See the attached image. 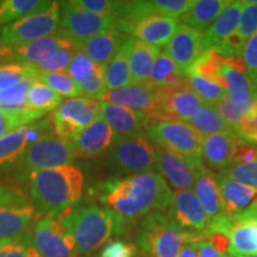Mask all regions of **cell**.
I'll return each instance as SVG.
<instances>
[{"label":"cell","mask_w":257,"mask_h":257,"mask_svg":"<svg viewBox=\"0 0 257 257\" xmlns=\"http://www.w3.org/2000/svg\"><path fill=\"white\" fill-rule=\"evenodd\" d=\"M98 197L118 216L133 220L169 210L174 192L159 173L148 172L105 181Z\"/></svg>","instance_id":"1"},{"label":"cell","mask_w":257,"mask_h":257,"mask_svg":"<svg viewBox=\"0 0 257 257\" xmlns=\"http://www.w3.org/2000/svg\"><path fill=\"white\" fill-rule=\"evenodd\" d=\"M31 198L40 213L55 218L75 208L82 197L85 176L74 166L29 173Z\"/></svg>","instance_id":"2"},{"label":"cell","mask_w":257,"mask_h":257,"mask_svg":"<svg viewBox=\"0 0 257 257\" xmlns=\"http://www.w3.org/2000/svg\"><path fill=\"white\" fill-rule=\"evenodd\" d=\"M57 219L72 234L79 253L83 256L105 245L113 234L120 236L126 221L110 208L99 206L73 208Z\"/></svg>","instance_id":"3"},{"label":"cell","mask_w":257,"mask_h":257,"mask_svg":"<svg viewBox=\"0 0 257 257\" xmlns=\"http://www.w3.org/2000/svg\"><path fill=\"white\" fill-rule=\"evenodd\" d=\"M136 240L150 257H179L186 244L205 240V237L181 229L168 216L154 212L143 218Z\"/></svg>","instance_id":"4"},{"label":"cell","mask_w":257,"mask_h":257,"mask_svg":"<svg viewBox=\"0 0 257 257\" xmlns=\"http://www.w3.org/2000/svg\"><path fill=\"white\" fill-rule=\"evenodd\" d=\"M24 237L41 257H80L73 236L55 217L35 218Z\"/></svg>","instance_id":"5"},{"label":"cell","mask_w":257,"mask_h":257,"mask_svg":"<svg viewBox=\"0 0 257 257\" xmlns=\"http://www.w3.org/2000/svg\"><path fill=\"white\" fill-rule=\"evenodd\" d=\"M60 15L61 3L53 2L49 8L43 11L36 12L3 28L0 31V41L3 46L16 49L50 36L59 30Z\"/></svg>","instance_id":"6"},{"label":"cell","mask_w":257,"mask_h":257,"mask_svg":"<svg viewBox=\"0 0 257 257\" xmlns=\"http://www.w3.org/2000/svg\"><path fill=\"white\" fill-rule=\"evenodd\" d=\"M156 146L181 155L195 167H202V138L188 123L159 121L147 130Z\"/></svg>","instance_id":"7"},{"label":"cell","mask_w":257,"mask_h":257,"mask_svg":"<svg viewBox=\"0 0 257 257\" xmlns=\"http://www.w3.org/2000/svg\"><path fill=\"white\" fill-rule=\"evenodd\" d=\"M100 117V101L78 96L62 101L50 115L54 134L67 141H73L85 128Z\"/></svg>","instance_id":"8"},{"label":"cell","mask_w":257,"mask_h":257,"mask_svg":"<svg viewBox=\"0 0 257 257\" xmlns=\"http://www.w3.org/2000/svg\"><path fill=\"white\" fill-rule=\"evenodd\" d=\"M111 160L119 174L136 175L155 172L157 166L156 144L147 134L115 140Z\"/></svg>","instance_id":"9"},{"label":"cell","mask_w":257,"mask_h":257,"mask_svg":"<svg viewBox=\"0 0 257 257\" xmlns=\"http://www.w3.org/2000/svg\"><path fill=\"white\" fill-rule=\"evenodd\" d=\"M36 218V208L17 189L0 186V243L22 238Z\"/></svg>","instance_id":"10"},{"label":"cell","mask_w":257,"mask_h":257,"mask_svg":"<svg viewBox=\"0 0 257 257\" xmlns=\"http://www.w3.org/2000/svg\"><path fill=\"white\" fill-rule=\"evenodd\" d=\"M114 17H100L85 11L72 2L61 3L60 31L75 44L76 49L96 35L113 28Z\"/></svg>","instance_id":"11"},{"label":"cell","mask_w":257,"mask_h":257,"mask_svg":"<svg viewBox=\"0 0 257 257\" xmlns=\"http://www.w3.org/2000/svg\"><path fill=\"white\" fill-rule=\"evenodd\" d=\"M53 133L46 134L28 147L21 159L25 169L34 172L72 166L74 161L72 141L57 137Z\"/></svg>","instance_id":"12"},{"label":"cell","mask_w":257,"mask_h":257,"mask_svg":"<svg viewBox=\"0 0 257 257\" xmlns=\"http://www.w3.org/2000/svg\"><path fill=\"white\" fill-rule=\"evenodd\" d=\"M160 108L157 113L148 117L149 127L159 121L188 123L205 105L191 87L160 89Z\"/></svg>","instance_id":"13"},{"label":"cell","mask_w":257,"mask_h":257,"mask_svg":"<svg viewBox=\"0 0 257 257\" xmlns=\"http://www.w3.org/2000/svg\"><path fill=\"white\" fill-rule=\"evenodd\" d=\"M99 100L143 112L148 117H152L160 108L161 93L159 88H155L150 83H131L125 87L107 91Z\"/></svg>","instance_id":"14"},{"label":"cell","mask_w":257,"mask_h":257,"mask_svg":"<svg viewBox=\"0 0 257 257\" xmlns=\"http://www.w3.org/2000/svg\"><path fill=\"white\" fill-rule=\"evenodd\" d=\"M168 217L181 229L201 234L206 239L210 219L192 189L174 192Z\"/></svg>","instance_id":"15"},{"label":"cell","mask_w":257,"mask_h":257,"mask_svg":"<svg viewBox=\"0 0 257 257\" xmlns=\"http://www.w3.org/2000/svg\"><path fill=\"white\" fill-rule=\"evenodd\" d=\"M156 170L159 174L166 181H168L176 191L192 189L201 167H195L181 155L163 147L156 146Z\"/></svg>","instance_id":"16"},{"label":"cell","mask_w":257,"mask_h":257,"mask_svg":"<svg viewBox=\"0 0 257 257\" xmlns=\"http://www.w3.org/2000/svg\"><path fill=\"white\" fill-rule=\"evenodd\" d=\"M50 119L41 120L17 128L3 138H0V167L17 162L24 155L31 143L36 142L50 130Z\"/></svg>","instance_id":"17"},{"label":"cell","mask_w":257,"mask_h":257,"mask_svg":"<svg viewBox=\"0 0 257 257\" xmlns=\"http://www.w3.org/2000/svg\"><path fill=\"white\" fill-rule=\"evenodd\" d=\"M218 83L224 87L231 100L238 104H251L257 99L252 83L246 74L242 56L225 59Z\"/></svg>","instance_id":"18"},{"label":"cell","mask_w":257,"mask_h":257,"mask_svg":"<svg viewBox=\"0 0 257 257\" xmlns=\"http://www.w3.org/2000/svg\"><path fill=\"white\" fill-rule=\"evenodd\" d=\"M100 115L110 125L115 135V140L147 134L149 127L147 113L130 110L123 106L100 102Z\"/></svg>","instance_id":"19"},{"label":"cell","mask_w":257,"mask_h":257,"mask_svg":"<svg viewBox=\"0 0 257 257\" xmlns=\"http://www.w3.org/2000/svg\"><path fill=\"white\" fill-rule=\"evenodd\" d=\"M206 50L202 43V34L189 28L187 25L179 24L172 40L166 46L165 51L175 61L186 73L193 66V63Z\"/></svg>","instance_id":"20"},{"label":"cell","mask_w":257,"mask_h":257,"mask_svg":"<svg viewBox=\"0 0 257 257\" xmlns=\"http://www.w3.org/2000/svg\"><path fill=\"white\" fill-rule=\"evenodd\" d=\"M115 142V135L101 115L72 141L74 157L93 159L104 154Z\"/></svg>","instance_id":"21"},{"label":"cell","mask_w":257,"mask_h":257,"mask_svg":"<svg viewBox=\"0 0 257 257\" xmlns=\"http://www.w3.org/2000/svg\"><path fill=\"white\" fill-rule=\"evenodd\" d=\"M229 238V252L233 256L257 253V201L233 220Z\"/></svg>","instance_id":"22"},{"label":"cell","mask_w":257,"mask_h":257,"mask_svg":"<svg viewBox=\"0 0 257 257\" xmlns=\"http://www.w3.org/2000/svg\"><path fill=\"white\" fill-rule=\"evenodd\" d=\"M243 6L244 2L242 0L231 2L211 27L202 32V43L205 49H219L225 42L237 34L242 18Z\"/></svg>","instance_id":"23"},{"label":"cell","mask_w":257,"mask_h":257,"mask_svg":"<svg viewBox=\"0 0 257 257\" xmlns=\"http://www.w3.org/2000/svg\"><path fill=\"white\" fill-rule=\"evenodd\" d=\"M128 38L130 36L111 28L85 42L78 49H81L93 62L106 68L108 63L114 59V56L119 53Z\"/></svg>","instance_id":"24"},{"label":"cell","mask_w":257,"mask_h":257,"mask_svg":"<svg viewBox=\"0 0 257 257\" xmlns=\"http://www.w3.org/2000/svg\"><path fill=\"white\" fill-rule=\"evenodd\" d=\"M178 21L162 16H149L134 25L130 36L155 47H165L178 28Z\"/></svg>","instance_id":"25"},{"label":"cell","mask_w":257,"mask_h":257,"mask_svg":"<svg viewBox=\"0 0 257 257\" xmlns=\"http://www.w3.org/2000/svg\"><path fill=\"white\" fill-rule=\"evenodd\" d=\"M221 199L224 204V213L234 220L257 201V191L248 186L218 174Z\"/></svg>","instance_id":"26"},{"label":"cell","mask_w":257,"mask_h":257,"mask_svg":"<svg viewBox=\"0 0 257 257\" xmlns=\"http://www.w3.org/2000/svg\"><path fill=\"white\" fill-rule=\"evenodd\" d=\"M193 193L200 201L210 220L224 212V204L217 175L205 168L204 166L199 170L197 179H195Z\"/></svg>","instance_id":"27"},{"label":"cell","mask_w":257,"mask_h":257,"mask_svg":"<svg viewBox=\"0 0 257 257\" xmlns=\"http://www.w3.org/2000/svg\"><path fill=\"white\" fill-rule=\"evenodd\" d=\"M240 138L233 133L218 134L202 141V160L211 168L224 170L231 166L234 148Z\"/></svg>","instance_id":"28"},{"label":"cell","mask_w":257,"mask_h":257,"mask_svg":"<svg viewBox=\"0 0 257 257\" xmlns=\"http://www.w3.org/2000/svg\"><path fill=\"white\" fill-rule=\"evenodd\" d=\"M61 47H75V44L62 31L57 30L50 36L31 42L27 46L16 48L14 49V61L19 64L34 66Z\"/></svg>","instance_id":"29"},{"label":"cell","mask_w":257,"mask_h":257,"mask_svg":"<svg viewBox=\"0 0 257 257\" xmlns=\"http://www.w3.org/2000/svg\"><path fill=\"white\" fill-rule=\"evenodd\" d=\"M161 53V48L150 46L131 37L128 64L133 83H149L154 66Z\"/></svg>","instance_id":"30"},{"label":"cell","mask_w":257,"mask_h":257,"mask_svg":"<svg viewBox=\"0 0 257 257\" xmlns=\"http://www.w3.org/2000/svg\"><path fill=\"white\" fill-rule=\"evenodd\" d=\"M149 83L159 89L189 87L187 73L180 68L165 50L157 57Z\"/></svg>","instance_id":"31"},{"label":"cell","mask_w":257,"mask_h":257,"mask_svg":"<svg viewBox=\"0 0 257 257\" xmlns=\"http://www.w3.org/2000/svg\"><path fill=\"white\" fill-rule=\"evenodd\" d=\"M230 3V0H195L192 8L179 18L178 23L187 25L202 34L211 27Z\"/></svg>","instance_id":"32"},{"label":"cell","mask_w":257,"mask_h":257,"mask_svg":"<svg viewBox=\"0 0 257 257\" xmlns=\"http://www.w3.org/2000/svg\"><path fill=\"white\" fill-rule=\"evenodd\" d=\"M130 40L124 44L119 53L108 63L105 68V86L107 91H113L133 83L128 64V51H130Z\"/></svg>","instance_id":"33"},{"label":"cell","mask_w":257,"mask_h":257,"mask_svg":"<svg viewBox=\"0 0 257 257\" xmlns=\"http://www.w3.org/2000/svg\"><path fill=\"white\" fill-rule=\"evenodd\" d=\"M53 2L46 0H4L0 2V25L11 24L28 16L43 11Z\"/></svg>","instance_id":"34"},{"label":"cell","mask_w":257,"mask_h":257,"mask_svg":"<svg viewBox=\"0 0 257 257\" xmlns=\"http://www.w3.org/2000/svg\"><path fill=\"white\" fill-rule=\"evenodd\" d=\"M188 124L202 138L225 133L234 134V131L225 123L221 115L218 113V111L213 106L204 105V107L188 121Z\"/></svg>","instance_id":"35"},{"label":"cell","mask_w":257,"mask_h":257,"mask_svg":"<svg viewBox=\"0 0 257 257\" xmlns=\"http://www.w3.org/2000/svg\"><path fill=\"white\" fill-rule=\"evenodd\" d=\"M62 104V98L47 85L35 81L28 94V108L30 111L46 114L47 112L55 111Z\"/></svg>","instance_id":"36"},{"label":"cell","mask_w":257,"mask_h":257,"mask_svg":"<svg viewBox=\"0 0 257 257\" xmlns=\"http://www.w3.org/2000/svg\"><path fill=\"white\" fill-rule=\"evenodd\" d=\"M187 76L189 87L205 105L216 106L225 96H227L226 91L219 83L201 78L197 74L188 73Z\"/></svg>","instance_id":"37"},{"label":"cell","mask_w":257,"mask_h":257,"mask_svg":"<svg viewBox=\"0 0 257 257\" xmlns=\"http://www.w3.org/2000/svg\"><path fill=\"white\" fill-rule=\"evenodd\" d=\"M75 47H61L54 50L47 57H44L40 63L34 64L35 80L38 73H60L68 72L72 59L75 54Z\"/></svg>","instance_id":"38"},{"label":"cell","mask_w":257,"mask_h":257,"mask_svg":"<svg viewBox=\"0 0 257 257\" xmlns=\"http://www.w3.org/2000/svg\"><path fill=\"white\" fill-rule=\"evenodd\" d=\"M36 80L53 91H55L59 95L68 96V98H78L81 95L79 83L75 82L67 72L60 73H38L36 74Z\"/></svg>","instance_id":"39"},{"label":"cell","mask_w":257,"mask_h":257,"mask_svg":"<svg viewBox=\"0 0 257 257\" xmlns=\"http://www.w3.org/2000/svg\"><path fill=\"white\" fill-rule=\"evenodd\" d=\"M36 80L27 79L15 87L0 92V110L24 111L28 110V94Z\"/></svg>","instance_id":"40"},{"label":"cell","mask_w":257,"mask_h":257,"mask_svg":"<svg viewBox=\"0 0 257 257\" xmlns=\"http://www.w3.org/2000/svg\"><path fill=\"white\" fill-rule=\"evenodd\" d=\"M44 114L28 110L24 111H3L0 110V138L9 135L17 128L37 121Z\"/></svg>","instance_id":"41"},{"label":"cell","mask_w":257,"mask_h":257,"mask_svg":"<svg viewBox=\"0 0 257 257\" xmlns=\"http://www.w3.org/2000/svg\"><path fill=\"white\" fill-rule=\"evenodd\" d=\"M27 79L35 80V70L31 64H4L0 67V92L15 87Z\"/></svg>","instance_id":"42"},{"label":"cell","mask_w":257,"mask_h":257,"mask_svg":"<svg viewBox=\"0 0 257 257\" xmlns=\"http://www.w3.org/2000/svg\"><path fill=\"white\" fill-rule=\"evenodd\" d=\"M253 102H251V104H238V102L231 100L229 96H225L223 100H220L216 106H213V107L216 108L218 113L221 115V118H223L225 123L229 125V126L234 131L240 119L243 118V115L251 108Z\"/></svg>","instance_id":"43"},{"label":"cell","mask_w":257,"mask_h":257,"mask_svg":"<svg viewBox=\"0 0 257 257\" xmlns=\"http://www.w3.org/2000/svg\"><path fill=\"white\" fill-rule=\"evenodd\" d=\"M98 67L99 64L93 62L81 49H76L67 73L72 76L74 81L80 85V83L87 81L96 72Z\"/></svg>","instance_id":"44"},{"label":"cell","mask_w":257,"mask_h":257,"mask_svg":"<svg viewBox=\"0 0 257 257\" xmlns=\"http://www.w3.org/2000/svg\"><path fill=\"white\" fill-rule=\"evenodd\" d=\"M220 175L257 191V161L245 165H231L221 170Z\"/></svg>","instance_id":"45"},{"label":"cell","mask_w":257,"mask_h":257,"mask_svg":"<svg viewBox=\"0 0 257 257\" xmlns=\"http://www.w3.org/2000/svg\"><path fill=\"white\" fill-rule=\"evenodd\" d=\"M243 12L237 35L244 43L257 32V0H243Z\"/></svg>","instance_id":"46"},{"label":"cell","mask_w":257,"mask_h":257,"mask_svg":"<svg viewBox=\"0 0 257 257\" xmlns=\"http://www.w3.org/2000/svg\"><path fill=\"white\" fill-rule=\"evenodd\" d=\"M234 133L244 142L252 146L257 144V100L253 102L251 108L243 115Z\"/></svg>","instance_id":"47"},{"label":"cell","mask_w":257,"mask_h":257,"mask_svg":"<svg viewBox=\"0 0 257 257\" xmlns=\"http://www.w3.org/2000/svg\"><path fill=\"white\" fill-rule=\"evenodd\" d=\"M242 60L244 66H245L246 74H248L257 94V32L244 44Z\"/></svg>","instance_id":"48"},{"label":"cell","mask_w":257,"mask_h":257,"mask_svg":"<svg viewBox=\"0 0 257 257\" xmlns=\"http://www.w3.org/2000/svg\"><path fill=\"white\" fill-rule=\"evenodd\" d=\"M104 75H105V67L99 66L98 69H96V72L93 74L87 81L80 83L79 85L81 95L85 96V98L99 100L100 96L107 92V89H106V86H105Z\"/></svg>","instance_id":"49"},{"label":"cell","mask_w":257,"mask_h":257,"mask_svg":"<svg viewBox=\"0 0 257 257\" xmlns=\"http://www.w3.org/2000/svg\"><path fill=\"white\" fill-rule=\"evenodd\" d=\"M79 8L100 17H114L119 2L111 0H74Z\"/></svg>","instance_id":"50"},{"label":"cell","mask_w":257,"mask_h":257,"mask_svg":"<svg viewBox=\"0 0 257 257\" xmlns=\"http://www.w3.org/2000/svg\"><path fill=\"white\" fill-rule=\"evenodd\" d=\"M136 246L124 240H108L102 246L99 257H135Z\"/></svg>","instance_id":"51"},{"label":"cell","mask_w":257,"mask_h":257,"mask_svg":"<svg viewBox=\"0 0 257 257\" xmlns=\"http://www.w3.org/2000/svg\"><path fill=\"white\" fill-rule=\"evenodd\" d=\"M31 246L25 237L0 243V257H30Z\"/></svg>","instance_id":"52"},{"label":"cell","mask_w":257,"mask_h":257,"mask_svg":"<svg viewBox=\"0 0 257 257\" xmlns=\"http://www.w3.org/2000/svg\"><path fill=\"white\" fill-rule=\"evenodd\" d=\"M257 161V148L239 140L234 148L231 165H245Z\"/></svg>","instance_id":"53"},{"label":"cell","mask_w":257,"mask_h":257,"mask_svg":"<svg viewBox=\"0 0 257 257\" xmlns=\"http://www.w3.org/2000/svg\"><path fill=\"white\" fill-rule=\"evenodd\" d=\"M226 253L220 252L217 248H214L208 240H200L198 243L197 257H226Z\"/></svg>","instance_id":"54"},{"label":"cell","mask_w":257,"mask_h":257,"mask_svg":"<svg viewBox=\"0 0 257 257\" xmlns=\"http://www.w3.org/2000/svg\"><path fill=\"white\" fill-rule=\"evenodd\" d=\"M14 60V49L3 46L2 41H0V67L2 64H8L9 61Z\"/></svg>","instance_id":"55"},{"label":"cell","mask_w":257,"mask_h":257,"mask_svg":"<svg viewBox=\"0 0 257 257\" xmlns=\"http://www.w3.org/2000/svg\"><path fill=\"white\" fill-rule=\"evenodd\" d=\"M198 243H187L186 245L182 248L181 252H180L179 257H197V252H198Z\"/></svg>","instance_id":"56"},{"label":"cell","mask_w":257,"mask_h":257,"mask_svg":"<svg viewBox=\"0 0 257 257\" xmlns=\"http://www.w3.org/2000/svg\"><path fill=\"white\" fill-rule=\"evenodd\" d=\"M30 257H41L40 255H38V253L36 252V251H35V250L34 249H32L31 248V253H30Z\"/></svg>","instance_id":"57"},{"label":"cell","mask_w":257,"mask_h":257,"mask_svg":"<svg viewBox=\"0 0 257 257\" xmlns=\"http://www.w3.org/2000/svg\"><path fill=\"white\" fill-rule=\"evenodd\" d=\"M234 257H257V253H255V255H249V256H234Z\"/></svg>","instance_id":"58"},{"label":"cell","mask_w":257,"mask_h":257,"mask_svg":"<svg viewBox=\"0 0 257 257\" xmlns=\"http://www.w3.org/2000/svg\"><path fill=\"white\" fill-rule=\"evenodd\" d=\"M226 257H234V256H226Z\"/></svg>","instance_id":"59"}]
</instances>
